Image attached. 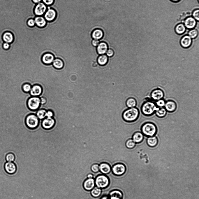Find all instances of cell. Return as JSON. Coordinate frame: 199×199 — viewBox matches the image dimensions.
I'll use <instances>...</instances> for the list:
<instances>
[{
    "mask_svg": "<svg viewBox=\"0 0 199 199\" xmlns=\"http://www.w3.org/2000/svg\"><path fill=\"white\" fill-rule=\"evenodd\" d=\"M42 2L47 6H49L53 4L54 0H42Z\"/></svg>",
    "mask_w": 199,
    "mask_h": 199,
    "instance_id": "cell-42",
    "label": "cell"
},
{
    "mask_svg": "<svg viewBox=\"0 0 199 199\" xmlns=\"http://www.w3.org/2000/svg\"><path fill=\"white\" fill-rule=\"evenodd\" d=\"M91 43L93 46L96 47L99 43V41L98 40L94 39L92 41Z\"/></svg>",
    "mask_w": 199,
    "mask_h": 199,
    "instance_id": "cell-45",
    "label": "cell"
},
{
    "mask_svg": "<svg viewBox=\"0 0 199 199\" xmlns=\"http://www.w3.org/2000/svg\"><path fill=\"white\" fill-rule=\"evenodd\" d=\"M167 111L164 107L159 108L155 112L156 115L158 118H163L166 115Z\"/></svg>",
    "mask_w": 199,
    "mask_h": 199,
    "instance_id": "cell-29",
    "label": "cell"
},
{
    "mask_svg": "<svg viewBox=\"0 0 199 199\" xmlns=\"http://www.w3.org/2000/svg\"><path fill=\"white\" fill-rule=\"evenodd\" d=\"M99 171L103 174H108L110 172L111 170L110 165L107 163H101L99 165Z\"/></svg>",
    "mask_w": 199,
    "mask_h": 199,
    "instance_id": "cell-19",
    "label": "cell"
},
{
    "mask_svg": "<svg viewBox=\"0 0 199 199\" xmlns=\"http://www.w3.org/2000/svg\"><path fill=\"white\" fill-rule=\"evenodd\" d=\"M54 115L53 112L51 110H49L47 111L46 113V117H52Z\"/></svg>",
    "mask_w": 199,
    "mask_h": 199,
    "instance_id": "cell-44",
    "label": "cell"
},
{
    "mask_svg": "<svg viewBox=\"0 0 199 199\" xmlns=\"http://www.w3.org/2000/svg\"><path fill=\"white\" fill-rule=\"evenodd\" d=\"M159 108L155 102L150 100H147L142 103L140 110L143 115L146 116H150L155 114Z\"/></svg>",
    "mask_w": 199,
    "mask_h": 199,
    "instance_id": "cell-1",
    "label": "cell"
},
{
    "mask_svg": "<svg viewBox=\"0 0 199 199\" xmlns=\"http://www.w3.org/2000/svg\"><path fill=\"white\" fill-rule=\"evenodd\" d=\"M2 38L3 41L6 43H10L14 40V36L11 32H7L3 34Z\"/></svg>",
    "mask_w": 199,
    "mask_h": 199,
    "instance_id": "cell-26",
    "label": "cell"
},
{
    "mask_svg": "<svg viewBox=\"0 0 199 199\" xmlns=\"http://www.w3.org/2000/svg\"><path fill=\"white\" fill-rule=\"evenodd\" d=\"M102 193V189L97 187H94L90 192V193L91 196L94 198H97L99 197L101 195Z\"/></svg>",
    "mask_w": 199,
    "mask_h": 199,
    "instance_id": "cell-30",
    "label": "cell"
},
{
    "mask_svg": "<svg viewBox=\"0 0 199 199\" xmlns=\"http://www.w3.org/2000/svg\"><path fill=\"white\" fill-rule=\"evenodd\" d=\"M87 177L88 178H93V175L91 173H89L87 175Z\"/></svg>",
    "mask_w": 199,
    "mask_h": 199,
    "instance_id": "cell-48",
    "label": "cell"
},
{
    "mask_svg": "<svg viewBox=\"0 0 199 199\" xmlns=\"http://www.w3.org/2000/svg\"><path fill=\"white\" fill-rule=\"evenodd\" d=\"M31 88V84L27 83L24 84L22 86V89L25 92H29Z\"/></svg>",
    "mask_w": 199,
    "mask_h": 199,
    "instance_id": "cell-38",
    "label": "cell"
},
{
    "mask_svg": "<svg viewBox=\"0 0 199 199\" xmlns=\"http://www.w3.org/2000/svg\"><path fill=\"white\" fill-rule=\"evenodd\" d=\"M192 17L197 22L199 20V9H196L194 10L192 13Z\"/></svg>",
    "mask_w": 199,
    "mask_h": 199,
    "instance_id": "cell-37",
    "label": "cell"
},
{
    "mask_svg": "<svg viewBox=\"0 0 199 199\" xmlns=\"http://www.w3.org/2000/svg\"><path fill=\"white\" fill-rule=\"evenodd\" d=\"M27 106L30 110L38 109L40 104V99L38 97L33 96L29 98L27 101Z\"/></svg>",
    "mask_w": 199,
    "mask_h": 199,
    "instance_id": "cell-6",
    "label": "cell"
},
{
    "mask_svg": "<svg viewBox=\"0 0 199 199\" xmlns=\"http://www.w3.org/2000/svg\"><path fill=\"white\" fill-rule=\"evenodd\" d=\"M159 142L158 139L156 136L148 137L146 140V143L149 147L153 148L156 146Z\"/></svg>",
    "mask_w": 199,
    "mask_h": 199,
    "instance_id": "cell-21",
    "label": "cell"
},
{
    "mask_svg": "<svg viewBox=\"0 0 199 199\" xmlns=\"http://www.w3.org/2000/svg\"><path fill=\"white\" fill-rule=\"evenodd\" d=\"M104 35L103 31L100 29H96L91 32V36L92 38L95 40H99L102 38Z\"/></svg>",
    "mask_w": 199,
    "mask_h": 199,
    "instance_id": "cell-23",
    "label": "cell"
},
{
    "mask_svg": "<svg viewBox=\"0 0 199 199\" xmlns=\"http://www.w3.org/2000/svg\"><path fill=\"white\" fill-rule=\"evenodd\" d=\"M164 93L161 89L159 88L153 90L150 93V97L151 99L156 101L162 99L164 96Z\"/></svg>",
    "mask_w": 199,
    "mask_h": 199,
    "instance_id": "cell-11",
    "label": "cell"
},
{
    "mask_svg": "<svg viewBox=\"0 0 199 199\" xmlns=\"http://www.w3.org/2000/svg\"><path fill=\"white\" fill-rule=\"evenodd\" d=\"M141 132L147 137L155 136L157 132V128L153 122L148 121L143 123L140 128Z\"/></svg>",
    "mask_w": 199,
    "mask_h": 199,
    "instance_id": "cell-3",
    "label": "cell"
},
{
    "mask_svg": "<svg viewBox=\"0 0 199 199\" xmlns=\"http://www.w3.org/2000/svg\"><path fill=\"white\" fill-rule=\"evenodd\" d=\"M165 103V101L163 99L156 101L155 102L157 106L159 108L164 107Z\"/></svg>",
    "mask_w": 199,
    "mask_h": 199,
    "instance_id": "cell-39",
    "label": "cell"
},
{
    "mask_svg": "<svg viewBox=\"0 0 199 199\" xmlns=\"http://www.w3.org/2000/svg\"><path fill=\"white\" fill-rule=\"evenodd\" d=\"M3 47L5 49H8L9 47V45L8 43L6 42L3 44Z\"/></svg>",
    "mask_w": 199,
    "mask_h": 199,
    "instance_id": "cell-47",
    "label": "cell"
},
{
    "mask_svg": "<svg viewBox=\"0 0 199 199\" xmlns=\"http://www.w3.org/2000/svg\"><path fill=\"white\" fill-rule=\"evenodd\" d=\"M197 22L192 16L186 18L184 20L183 23L186 29H191L194 28L196 25Z\"/></svg>",
    "mask_w": 199,
    "mask_h": 199,
    "instance_id": "cell-12",
    "label": "cell"
},
{
    "mask_svg": "<svg viewBox=\"0 0 199 199\" xmlns=\"http://www.w3.org/2000/svg\"><path fill=\"white\" fill-rule=\"evenodd\" d=\"M107 44L105 42L99 43L97 47V51L99 54L103 55L108 50Z\"/></svg>",
    "mask_w": 199,
    "mask_h": 199,
    "instance_id": "cell-24",
    "label": "cell"
},
{
    "mask_svg": "<svg viewBox=\"0 0 199 199\" xmlns=\"http://www.w3.org/2000/svg\"><path fill=\"white\" fill-rule=\"evenodd\" d=\"M47 9V6L41 2L36 5L34 8V12L36 16H43Z\"/></svg>",
    "mask_w": 199,
    "mask_h": 199,
    "instance_id": "cell-8",
    "label": "cell"
},
{
    "mask_svg": "<svg viewBox=\"0 0 199 199\" xmlns=\"http://www.w3.org/2000/svg\"><path fill=\"white\" fill-rule=\"evenodd\" d=\"M192 43V39L187 34L183 35L180 40L181 46L184 48L189 47Z\"/></svg>",
    "mask_w": 199,
    "mask_h": 199,
    "instance_id": "cell-14",
    "label": "cell"
},
{
    "mask_svg": "<svg viewBox=\"0 0 199 199\" xmlns=\"http://www.w3.org/2000/svg\"><path fill=\"white\" fill-rule=\"evenodd\" d=\"M40 104H44L46 103L47 100L46 98L44 97H41L40 98Z\"/></svg>",
    "mask_w": 199,
    "mask_h": 199,
    "instance_id": "cell-46",
    "label": "cell"
},
{
    "mask_svg": "<svg viewBox=\"0 0 199 199\" xmlns=\"http://www.w3.org/2000/svg\"><path fill=\"white\" fill-rule=\"evenodd\" d=\"M137 104L136 100L133 98H128L126 102V104L128 108L135 107Z\"/></svg>",
    "mask_w": 199,
    "mask_h": 199,
    "instance_id": "cell-32",
    "label": "cell"
},
{
    "mask_svg": "<svg viewBox=\"0 0 199 199\" xmlns=\"http://www.w3.org/2000/svg\"><path fill=\"white\" fill-rule=\"evenodd\" d=\"M54 59L53 54L50 53H46L42 56L41 61L44 64L49 65L52 63Z\"/></svg>",
    "mask_w": 199,
    "mask_h": 199,
    "instance_id": "cell-17",
    "label": "cell"
},
{
    "mask_svg": "<svg viewBox=\"0 0 199 199\" xmlns=\"http://www.w3.org/2000/svg\"><path fill=\"white\" fill-rule=\"evenodd\" d=\"M136 144L132 139H129L126 141L125 145L126 147L129 149L134 148L136 146Z\"/></svg>",
    "mask_w": 199,
    "mask_h": 199,
    "instance_id": "cell-35",
    "label": "cell"
},
{
    "mask_svg": "<svg viewBox=\"0 0 199 199\" xmlns=\"http://www.w3.org/2000/svg\"><path fill=\"white\" fill-rule=\"evenodd\" d=\"M32 1L33 2L36 4H37L42 1V0H32Z\"/></svg>",
    "mask_w": 199,
    "mask_h": 199,
    "instance_id": "cell-49",
    "label": "cell"
},
{
    "mask_svg": "<svg viewBox=\"0 0 199 199\" xmlns=\"http://www.w3.org/2000/svg\"><path fill=\"white\" fill-rule=\"evenodd\" d=\"M43 92L42 87L39 85L35 84L31 87L30 91L31 95L32 96L37 97L40 95Z\"/></svg>",
    "mask_w": 199,
    "mask_h": 199,
    "instance_id": "cell-18",
    "label": "cell"
},
{
    "mask_svg": "<svg viewBox=\"0 0 199 199\" xmlns=\"http://www.w3.org/2000/svg\"><path fill=\"white\" fill-rule=\"evenodd\" d=\"M123 194L122 192L118 190H114L111 191L109 194V197H114L119 199H122Z\"/></svg>",
    "mask_w": 199,
    "mask_h": 199,
    "instance_id": "cell-28",
    "label": "cell"
},
{
    "mask_svg": "<svg viewBox=\"0 0 199 199\" xmlns=\"http://www.w3.org/2000/svg\"><path fill=\"white\" fill-rule=\"evenodd\" d=\"M25 122L26 125L28 128L34 129L36 128L38 125L39 119L36 115L31 114L27 116Z\"/></svg>",
    "mask_w": 199,
    "mask_h": 199,
    "instance_id": "cell-5",
    "label": "cell"
},
{
    "mask_svg": "<svg viewBox=\"0 0 199 199\" xmlns=\"http://www.w3.org/2000/svg\"><path fill=\"white\" fill-rule=\"evenodd\" d=\"M188 35L192 39L196 38L198 35V31L196 29H190L188 33Z\"/></svg>",
    "mask_w": 199,
    "mask_h": 199,
    "instance_id": "cell-34",
    "label": "cell"
},
{
    "mask_svg": "<svg viewBox=\"0 0 199 199\" xmlns=\"http://www.w3.org/2000/svg\"><path fill=\"white\" fill-rule=\"evenodd\" d=\"M4 168L6 173L10 174H14L17 170L16 165L13 162H6L4 164Z\"/></svg>",
    "mask_w": 199,
    "mask_h": 199,
    "instance_id": "cell-13",
    "label": "cell"
},
{
    "mask_svg": "<svg viewBox=\"0 0 199 199\" xmlns=\"http://www.w3.org/2000/svg\"><path fill=\"white\" fill-rule=\"evenodd\" d=\"M5 158L7 162H13L15 160V156L13 153H9L6 155Z\"/></svg>",
    "mask_w": 199,
    "mask_h": 199,
    "instance_id": "cell-36",
    "label": "cell"
},
{
    "mask_svg": "<svg viewBox=\"0 0 199 199\" xmlns=\"http://www.w3.org/2000/svg\"><path fill=\"white\" fill-rule=\"evenodd\" d=\"M140 111L137 107L128 108L123 112L122 117L126 122L129 123L135 121L138 118Z\"/></svg>",
    "mask_w": 199,
    "mask_h": 199,
    "instance_id": "cell-2",
    "label": "cell"
},
{
    "mask_svg": "<svg viewBox=\"0 0 199 199\" xmlns=\"http://www.w3.org/2000/svg\"><path fill=\"white\" fill-rule=\"evenodd\" d=\"M101 199H110L109 197L106 196H105L102 197Z\"/></svg>",
    "mask_w": 199,
    "mask_h": 199,
    "instance_id": "cell-50",
    "label": "cell"
},
{
    "mask_svg": "<svg viewBox=\"0 0 199 199\" xmlns=\"http://www.w3.org/2000/svg\"><path fill=\"white\" fill-rule=\"evenodd\" d=\"M46 112L47 111L44 109H40L37 111L36 116L38 119H43L46 117Z\"/></svg>",
    "mask_w": 199,
    "mask_h": 199,
    "instance_id": "cell-33",
    "label": "cell"
},
{
    "mask_svg": "<svg viewBox=\"0 0 199 199\" xmlns=\"http://www.w3.org/2000/svg\"><path fill=\"white\" fill-rule=\"evenodd\" d=\"M99 165L97 163L93 164L91 167V171L94 173H97L99 171Z\"/></svg>",
    "mask_w": 199,
    "mask_h": 199,
    "instance_id": "cell-40",
    "label": "cell"
},
{
    "mask_svg": "<svg viewBox=\"0 0 199 199\" xmlns=\"http://www.w3.org/2000/svg\"><path fill=\"white\" fill-rule=\"evenodd\" d=\"M27 24L30 27H34L36 25L34 19L32 18L29 19L27 21Z\"/></svg>",
    "mask_w": 199,
    "mask_h": 199,
    "instance_id": "cell-41",
    "label": "cell"
},
{
    "mask_svg": "<svg viewBox=\"0 0 199 199\" xmlns=\"http://www.w3.org/2000/svg\"><path fill=\"white\" fill-rule=\"evenodd\" d=\"M35 25L39 28H43L45 27L47 21L43 16H36L34 19Z\"/></svg>",
    "mask_w": 199,
    "mask_h": 199,
    "instance_id": "cell-22",
    "label": "cell"
},
{
    "mask_svg": "<svg viewBox=\"0 0 199 199\" xmlns=\"http://www.w3.org/2000/svg\"><path fill=\"white\" fill-rule=\"evenodd\" d=\"M95 183L96 187L101 189L107 187L110 184V181L107 176L102 174L96 177Z\"/></svg>",
    "mask_w": 199,
    "mask_h": 199,
    "instance_id": "cell-4",
    "label": "cell"
},
{
    "mask_svg": "<svg viewBox=\"0 0 199 199\" xmlns=\"http://www.w3.org/2000/svg\"><path fill=\"white\" fill-rule=\"evenodd\" d=\"M54 67L57 69H61L64 67V63L63 61L61 59H54L52 62Z\"/></svg>",
    "mask_w": 199,
    "mask_h": 199,
    "instance_id": "cell-27",
    "label": "cell"
},
{
    "mask_svg": "<svg viewBox=\"0 0 199 199\" xmlns=\"http://www.w3.org/2000/svg\"><path fill=\"white\" fill-rule=\"evenodd\" d=\"M95 186V180L93 178H87L84 181L83 184L84 188L88 191H91Z\"/></svg>",
    "mask_w": 199,
    "mask_h": 199,
    "instance_id": "cell-16",
    "label": "cell"
},
{
    "mask_svg": "<svg viewBox=\"0 0 199 199\" xmlns=\"http://www.w3.org/2000/svg\"><path fill=\"white\" fill-rule=\"evenodd\" d=\"M171 1L174 3H177L179 2L181 0H170Z\"/></svg>",
    "mask_w": 199,
    "mask_h": 199,
    "instance_id": "cell-51",
    "label": "cell"
},
{
    "mask_svg": "<svg viewBox=\"0 0 199 199\" xmlns=\"http://www.w3.org/2000/svg\"><path fill=\"white\" fill-rule=\"evenodd\" d=\"M164 108L167 112L172 113L175 111L177 108L176 102L173 100H169L165 102Z\"/></svg>",
    "mask_w": 199,
    "mask_h": 199,
    "instance_id": "cell-15",
    "label": "cell"
},
{
    "mask_svg": "<svg viewBox=\"0 0 199 199\" xmlns=\"http://www.w3.org/2000/svg\"><path fill=\"white\" fill-rule=\"evenodd\" d=\"M106 53L107 55L109 57L112 56L114 54L113 51L110 49H108Z\"/></svg>",
    "mask_w": 199,
    "mask_h": 199,
    "instance_id": "cell-43",
    "label": "cell"
},
{
    "mask_svg": "<svg viewBox=\"0 0 199 199\" xmlns=\"http://www.w3.org/2000/svg\"><path fill=\"white\" fill-rule=\"evenodd\" d=\"M107 56L103 54L99 56L97 59L98 64L101 65H104L106 64L108 61Z\"/></svg>",
    "mask_w": 199,
    "mask_h": 199,
    "instance_id": "cell-31",
    "label": "cell"
},
{
    "mask_svg": "<svg viewBox=\"0 0 199 199\" xmlns=\"http://www.w3.org/2000/svg\"><path fill=\"white\" fill-rule=\"evenodd\" d=\"M47 9L43 16L47 21H53L56 18V12L53 9L50 8L49 6H47Z\"/></svg>",
    "mask_w": 199,
    "mask_h": 199,
    "instance_id": "cell-9",
    "label": "cell"
},
{
    "mask_svg": "<svg viewBox=\"0 0 199 199\" xmlns=\"http://www.w3.org/2000/svg\"><path fill=\"white\" fill-rule=\"evenodd\" d=\"M111 170L113 174L116 176H121L123 175L126 171V167L122 163H119L114 165Z\"/></svg>",
    "mask_w": 199,
    "mask_h": 199,
    "instance_id": "cell-7",
    "label": "cell"
},
{
    "mask_svg": "<svg viewBox=\"0 0 199 199\" xmlns=\"http://www.w3.org/2000/svg\"><path fill=\"white\" fill-rule=\"evenodd\" d=\"M55 123V120L52 117H46L43 119L41 125L43 128L49 130L54 126Z\"/></svg>",
    "mask_w": 199,
    "mask_h": 199,
    "instance_id": "cell-10",
    "label": "cell"
},
{
    "mask_svg": "<svg viewBox=\"0 0 199 199\" xmlns=\"http://www.w3.org/2000/svg\"><path fill=\"white\" fill-rule=\"evenodd\" d=\"M144 136L141 131H136L134 132L132 136V139L136 144H139L143 140Z\"/></svg>",
    "mask_w": 199,
    "mask_h": 199,
    "instance_id": "cell-20",
    "label": "cell"
},
{
    "mask_svg": "<svg viewBox=\"0 0 199 199\" xmlns=\"http://www.w3.org/2000/svg\"><path fill=\"white\" fill-rule=\"evenodd\" d=\"M175 30L177 34L182 35L185 34L186 30V28L184 23H181L176 25L175 28Z\"/></svg>",
    "mask_w": 199,
    "mask_h": 199,
    "instance_id": "cell-25",
    "label": "cell"
}]
</instances>
